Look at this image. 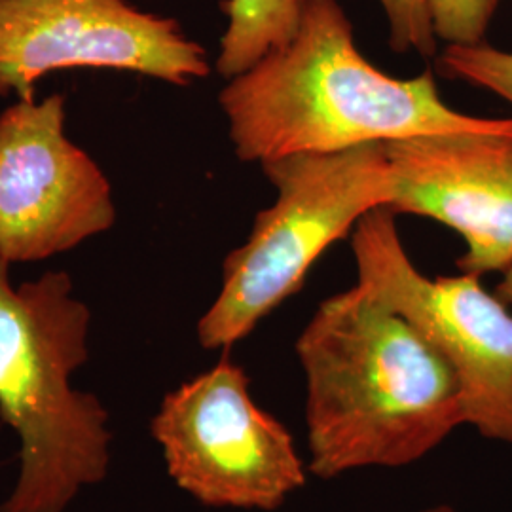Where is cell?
I'll return each instance as SVG.
<instances>
[{
	"instance_id": "obj_8",
	"label": "cell",
	"mask_w": 512,
	"mask_h": 512,
	"mask_svg": "<svg viewBox=\"0 0 512 512\" xmlns=\"http://www.w3.org/2000/svg\"><path fill=\"white\" fill-rule=\"evenodd\" d=\"M65 120L57 93L0 114V256L10 264L67 253L116 222L109 179Z\"/></svg>"
},
{
	"instance_id": "obj_15",
	"label": "cell",
	"mask_w": 512,
	"mask_h": 512,
	"mask_svg": "<svg viewBox=\"0 0 512 512\" xmlns=\"http://www.w3.org/2000/svg\"><path fill=\"white\" fill-rule=\"evenodd\" d=\"M421 512H456L454 509H450V507H446V505H439V507H433V509H427V511Z\"/></svg>"
},
{
	"instance_id": "obj_2",
	"label": "cell",
	"mask_w": 512,
	"mask_h": 512,
	"mask_svg": "<svg viewBox=\"0 0 512 512\" xmlns=\"http://www.w3.org/2000/svg\"><path fill=\"white\" fill-rule=\"evenodd\" d=\"M219 103L239 160L258 164L427 133L512 135V118L450 109L431 71L393 78L368 63L338 0H306L296 37L230 78Z\"/></svg>"
},
{
	"instance_id": "obj_10",
	"label": "cell",
	"mask_w": 512,
	"mask_h": 512,
	"mask_svg": "<svg viewBox=\"0 0 512 512\" xmlns=\"http://www.w3.org/2000/svg\"><path fill=\"white\" fill-rule=\"evenodd\" d=\"M306 0H228V27L220 38L217 71L234 78L262 57L287 46L298 33Z\"/></svg>"
},
{
	"instance_id": "obj_9",
	"label": "cell",
	"mask_w": 512,
	"mask_h": 512,
	"mask_svg": "<svg viewBox=\"0 0 512 512\" xmlns=\"http://www.w3.org/2000/svg\"><path fill=\"white\" fill-rule=\"evenodd\" d=\"M393 175L387 209L439 220L459 232L463 274L512 266V135L427 133L384 143Z\"/></svg>"
},
{
	"instance_id": "obj_5",
	"label": "cell",
	"mask_w": 512,
	"mask_h": 512,
	"mask_svg": "<svg viewBox=\"0 0 512 512\" xmlns=\"http://www.w3.org/2000/svg\"><path fill=\"white\" fill-rule=\"evenodd\" d=\"M359 283L420 332L454 368L465 423L512 444V315L473 274L425 277L406 255L395 213L370 211L351 234Z\"/></svg>"
},
{
	"instance_id": "obj_1",
	"label": "cell",
	"mask_w": 512,
	"mask_h": 512,
	"mask_svg": "<svg viewBox=\"0 0 512 512\" xmlns=\"http://www.w3.org/2000/svg\"><path fill=\"white\" fill-rule=\"evenodd\" d=\"M310 471L404 467L465 423L454 368L365 285L319 304L296 340Z\"/></svg>"
},
{
	"instance_id": "obj_11",
	"label": "cell",
	"mask_w": 512,
	"mask_h": 512,
	"mask_svg": "<svg viewBox=\"0 0 512 512\" xmlns=\"http://www.w3.org/2000/svg\"><path fill=\"white\" fill-rule=\"evenodd\" d=\"M439 67L450 78H459L476 88L499 95L512 105V52L490 44H450L440 54Z\"/></svg>"
},
{
	"instance_id": "obj_12",
	"label": "cell",
	"mask_w": 512,
	"mask_h": 512,
	"mask_svg": "<svg viewBox=\"0 0 512 512\" xmlns=\"http://www.w3.org/2000/svg\"><path fill=\"white\" fill-rule=\"evenodd\" d=\"M437 38L471 46L484 42L499 0H425Z\"/></svg>"
},
{
	"instance_id": "obj_6",
	"label": "cell",
	"mask_w": 512,
	"mask_h": 512,
	"mask_svg": "<svg viewBox=\"0 0 512 512\" xmlns=\"http://www.w3.org/2000/svg\"><path fill=\"white\" fill-rule=\"evenodd\" d=\"M249 385L224 355L167 393L150 421L167 473L205 507L275 511L306 484L293 435L253 401Z\"/></svg>"
},
{
	"instance_id": "obj_13",
	"label": "cell",
	"mask_w": 512,
	"mask_h": 512,
	"mask_svg": "<svg viewBox=\"0 0 512 512\" xmlns=\"http://www.w3.org/2000/svg\"><path fill=\"white\" fill-rule=\"evenodd\" d=\"M389 19V42L397 54L410 50L423 57L437 52V35L425 0H380Z\"/></svg>"
},
{
	"instance_id": "obj_3",
	"label": "cell",
	"mask_w": 512,
	"mask_h": 512,
	"mask_svg": "<svg viewBox=\"0 0 512 512\" xmlns=\"http://www.w3.org/2000/svg\"><path fill=\"white\" fill-rule=\"evenodd\" d=\"M0 256V421L19 439V475L0 512H65L110 467L109 410L76 389L92 311L67 272L12 283Z\"/></svg>"
},
{
	"instance_id": "obj_4",
	"label": "cell",
	"mask_w": 512,
	"mask_h": 512,
	"mask_svg": "<svg viewBox=\"0 0 512 512\" xmlns=\"http://www.w3.org/2000/svg\"><path fill=\"white\" fill-rule=\"evenodd\" d=\"M277 190L245 245L226 256L222 287L198 323L205 349H230L304 287L311 266L374 209L389 207L393 175L384 143L264 162Z\"/></svg>"
},
{
	"instance_id": "obj_7",
	"label": "cell",
	"mask_w": 512,
	"mask_h": 512,
	"mask_svg": "<svg viewBox=\"0 0 512 512\" xmlns=\"http://www.w3.org/2000/svg\"><path fill=\"white\" fill-rule=\"evenodd\" d=\"M67 69L128 71L188 86L209 74L202 46L175 19L128 0H0V97H35Z\"/></svg>"
},
{
	"instance_id": "obj_14",
	"label": "cell",
	"mask_w": 512,
	"mask_h": 512,
	"mask_svg": "<svg viewBox=\"0 0 512 512\" xmlns=\"http://www.w3.org/2000/svg\"><path fill=\"white\" fill-rule=\"evenodd\" d=\"M503 281L497 285L495 289V296L499 300H503L505 304H512V266L509 270L503 272Z\"/></svg>"
}]
</instances>
